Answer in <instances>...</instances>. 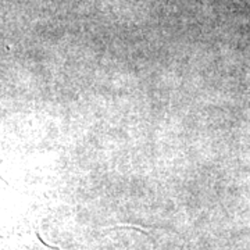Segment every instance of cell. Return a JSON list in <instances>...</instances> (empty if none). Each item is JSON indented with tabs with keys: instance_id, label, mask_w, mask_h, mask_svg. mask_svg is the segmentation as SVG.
<instances>
[{
	"instance_id": "obj_1",
	"label": "cell",
	"mask_w": 250,
	"mask_h": 250,
	"mask_svg": "<svg viewBox=\"0 0 250 250\" xmlns=\"http://www.w3.org/2000/svg\"><path fill=\"white\" fill-rule=\"evenodd\" d=\"M35 233H36V238L39 239V242H41V243H42L43 246H46V248H49V249H53V250H62V249H60V248H56V246H50L49 243H46V242L43 241V239H42V236L39 235V232H35Z\"/></svg>"
}]
</instances>
